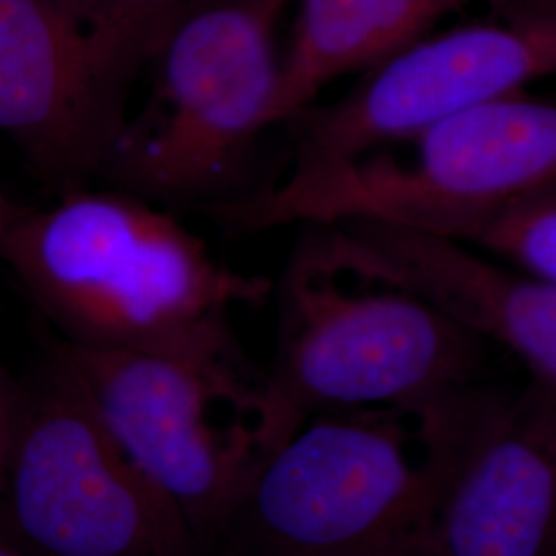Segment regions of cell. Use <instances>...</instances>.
Returning <instances> with one entry per match:
<instances>
[{
    "label": "cell",
    "instance_id": "1",
    "mask_svg": "<svg viewBox=\"0 0 556 556\" xmlns=\"http://www.w3.org/2000/svg\"><path fill=\"white\" fill-rule=\"evenodd\" d=\"M0 260L60 342L250 369L229 314L273 282L231 270L174 215L114 188H85L9 225Z\"/></svg>",
    "mask_w": 556,
    "mask_h": 556
},
{
    "label": "cell",
    "instance_id": "2",
    "mask_svg": "<svg viewBox=\"0 0 556 556\" xmlns=\"http://www.w3.org/2000/svg\"><path fill=\"white\" fill-rule=\"evenodd\" d=\"M443 400L321 413L260 462L213 556H431Z\"/></svg>",
    "mask_w": 556,
    "mask_h": 556
},
{
    "label": "cell",
    "instance_id": "3",
    "mask_svg": "<svg viewBox=\"0 0 556 556\" xmlns=\"http://www.w3.org/2000/svg\"><path fill=\"white\" fill-rule=\"evenodd\" d=\"M293 0H188L147 64L153 87L103 172L151 204L213 211L248 197L260 137L277 126L278 27Z\"/></svg>",
    "mask_w": 556,
    "mask_h": 556
},
{
    "label": "cell",
    "instance_id": "4",
    "mask_svg": "<svg viewBox=\"0 0 556 556\" xmlns=\"http://www.w3.org/2000/svg\"><path fill=\"white\" fill-rule=\"evenodd\" d=\"M277 299V355L260 392L264 456L321 413L413 410L482 379L489 342L394 289L293 252Z\"/></svg>",
    "mask_w": 556,
    "mask_h": 556
},
{
    "label": "cell",
    "instance_id": "5",
    "mask_svg": "<svg viewBox=\"0 0 556 556\" xmlns=\"http://www.w3.org/2000/svg\"><path fill=\"white\" fill-rule=\"evenodd\" d=\"M556 181V110L523 93L309 178H287L208 211L245 231L371 219L472 248L505 200Z\"/></svg>",
    "mask_w": 556,
    "mask_h": 556
},
{
    "label": "cell",
    "instance_id": "6",
    "mask_svg": "<svg viewBox=\"0 0 556 556\" xmlns=\"http://www.w3.org/2000/svg\"><path fill=\"white\" fill-rule=\"evenodd\" d=\"M0 544L21 556H208L52 346L11 379Z\"/></svg>",
    "mask_w": 556,
    "mask_h": 556
},
{
    "label": "cell",
    "instance_id": "7",
    "mask_svg": "<svg viewBox=\"0 0 556 556\" xmlns=\"http://www.w3.org/2000/svg\"><path fill=\"white\" fill-rule=\"evenodd\" d=\"M188 0H0V135L59 194L103 178L126 98Z\"/></svg>",
    "mask_w": 556,
    "mask_h": 556
},
{
    "label": "cell",
    "instance_id": "8",
    "mask_svg": "<svg viewBox=\"0 0 556 556\" xmlns=\"http://www.w3.org/2000/svg\"><path fill=\"white\" fill-rule=\"evenodd\" d=\"M79 379L119 450L169 498L206 555L264 452L258 422H215L217 408L260 410L252 369L202 367L179 358L50 344Z\"/></svg>",
    "mask_w": 556,
    "mask_h": 556
},
{
    "label": "cell",
    "instance_id": "9",
    "mask_svg": "<svg viewBox=\"0 0 556 556\" xmlns=\"http://www.w3.org/2000/svg\"><path fill=\"white\" fill-rule=\"evenodd\" d=\"M556 66V17L532 11L427 36L365 71L342 100L295 124L287 178L318 176L383 147L417 139L478 105L523 93Z\"/></svg>",
    "mask_w": 556,
    "mask_h": 556
},
{
    "label": "cell",
    "instance_id": "10",
    "mask_svg": "<svg viewBox=\"0 0 556 556\" xmlns=\"http://www.w3.org/2000/svg\"><path fill=\"white\" fill-rule=\"evenodd\" d=\"M431 556H556V390L457 394Z\"/></svg>",
    "mask_w": 556,
    "mask_h": 556
},
{
    "label": "cell",
    "instance_id": "11",
    "mask_svg": "<svg viewBox=\"0 0 556 556\" xmlns=\"http://www.w3.org/2000/svg\"><path fill=\"white\" fill-rule=\"evenodd\" d=\"M295 248L319 268L388 287L514 353L556 390V285L523 277L464 243L371 219L305 225Z\"/></svg>",
    "mask_w": 556,
    "mask_h": 556
},
{
    "label": "cell",
    "instance_id": "12",
    "mask_svg": "<svg viewBox=\"0 0 556 556\" xmlns=\"http://www.w3.org/2000/svg\"><path fill=\"white\" fill-rule=\"evenodd\" d=\"M287 54L280 59L275 122L295 118L319 93L365 73L429 36L439 21L478 0H298ZM509 17L544 11L530 0H491Z\"/></svg>",
    "mask_w": 556,
    "mask_h": 556
},
{
    "label": "cell",
    "instance_id": "13",
    "mask_svg": "<svg viewBox=\"0 0 556 556\" xmlns=\"http://www.w3.org/2000/svg\"><path fill=\"white\" fill-rule=\"evenodd\" d=\"M472 248L523 277L556 285V181L505 200Z\"/></svg>",
    "mask_w": 556,
    "mask_h": 556
},
{
    "label": "cell",
    "instance_id": "14",
    "mask_svg": "<svg viewBox=\"0 0 556 556\" xmlns=\"http://www.w3.org/2000/svg\"><path fill=\"white\" fill-rule=\"evenodd\" d=\"M9 392H11V379L4 378L2 371H0V457H2V450H4V435H7Z\"/></svg>",
    "mask_w": 556,
    "mask_h": 556
},
{
    "label": "cell",
    "instance_id": "15",
    "mask_svg": "<svg viewBox=\"0 0 556 556\" xmlns=\"http://www.w3.org/2000/svg\"><path fill=\"white\" fill-rule=\"evenodd\" d=\"M17 213H20V208L11 200L7 199L4 192L0 190V245H2V239H4L9 225L13 223Z\"/></svg>",
    "mask_w": 556,
    "mask_h": 556
},
{
    "label": "cell",
    "instance_id": "16",
    "mask_svg": "<svg viewBox=\"0 0 556 556\" xmlns=\"http://www.w3.org/2000/svg\"><path fill=\"white\" fill-rule=\"evenodd\" d=\"M0 556H21L15 553V551H11V548H7V546H2L0 544Z\"/></svg>",
    "mask_w": 556,
    "mask_h": 556
},
{
    "label": "cell",
    "instance_id": "17",
    "mask_svg": "<svg viewBox=\"0 0 556 556\" xmlns=\"http://www.w3.org/2000/svg\"><path fill=\"white\" fill-rule=\"evenodd\" d=\"M0 472H2V457H0Z\"/></svg>",
    "mask_w": 556,
    "mask_h": 556
}]
</instances>
